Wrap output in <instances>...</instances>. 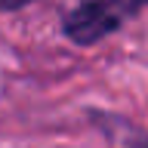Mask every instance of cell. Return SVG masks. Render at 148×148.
Here are the masks:
<instances>
[{"label":"cell","instance_id":"cell-1","mask_svg":"<svg viewBox=\"0 0 148 148\" xmlns=\"http://www.w3.org/2000/svg\"><path fill=\"white\" fill-rule=\"evenodd\" d=\"M148 0H77L62 18L65 37L77 46H92L111 37L127 25L130 18L142 12Z\"/></svg>","mask_w":148,"mask_h":148},{"label":"cell","instance_id":"cell-2","mask_svg":"<svg viewBox=\"0 0 148 148\" xmlns=\"http://www.w3.org/2000/svg\"><path fill=\"white\" fill-rule=\"evenodd\" d=\"M28 3L34 0H0V12H16V9H25Z\"/></svg>","mask_w":148,"mask_h":148},{"label":"cell","instance_id":"cell-3","mask_svg":"<svg viewBox=\"0 0 148 148\" xmlns=\"http://www.w3.org/2000/svg\"><path fill=\"white\" fill-rule=\"evenodd\" d=\"M142 148H148V142H145V145H142Z\"/></svg>","mask_w":148,"mask_h":148}]
</instances>
